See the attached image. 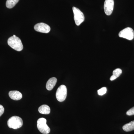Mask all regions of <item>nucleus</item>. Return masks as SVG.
I'll list each match as a JSON object with an SVG mask.
<instances>
[{
	"label": "nucleus",
	"mask_w": 134,
	"mask_h": 134,
	"mask_svg": "<svg viewBox=\"0 0 134 134\" xmlns=\"http://www.w3.org/2000/svg\"><path fill=\"white\" fill-rule=\"evenodd\" d=\"M10 98L14 100H20L22 98V93L17 91H12L9 93Z\"/></svg>",
	"instance_id": "obj_9"
},
{
	"label": "nucleus",
	"mask_w": 134,
	"mask_h": 134,
	"mask_svg": "<svg viewBox=\"0 0 134 134\" xmlns=\"http://www.w3.org/2000/svg\"><path fill=\"white\" fill-rule=\"evenodd\" d=\"M126 114L129 116L134 115V107L129 110L127 112Z\"/></svg>",
	"instance_id": "obj_16"
},
{
	"label": "nucleus",
	"mask_w": 134,
	"mask_h": 134,
	"mask_svg": "<svg viewBox=\"0 0 134 134\" xmlns=\"http://www.w3.org/2000/svg\"><path fill=\"white\" fill-rule=\"evenodd\" d=\"M47 120L45 118L38 119L37 122V127L40 132L43 134H48L50 132L49 127L47 125Z\"/></svg>",
	"instance_id": "obj_3"
},
{
	"label": "nucleus",
	"mask_w": 134,
	"mask_h": 134,
	"mask_svg": "<svg viewBox=\"0 0 134 134\" xmlns=\"http://www.w3.org/2000/svg\"><path fill=\"white\" fill-rule=\"evenodd\" d=\"M67 90L65 85H61L58 88L56 92V98L59 102H63L67 97Z\"/></svg>",
	"instance_id": "obj_5"
},
{
	"label": "nucleus",
	"mask_w": 134,
	"mask_h": 134,
	"mask_svg": "<svg viewBox=\"0 0 134 134\" xmlns=\"http://www.w3.org/2000/svg\"><path fill=\"white\" fill-rule=\"evenodd\" d=\"M8 44L14 50L18 52L22 51L23 48V43L20 39L16 36H12L8 39Z\"/></svg>",
	"instance_id": "obj_1"
},
{
	"label": "nucleus",
	"mask_w": 134,
	"mask_h": 134,
	"mask_svg": "<svg viewBox=\"0 0 134 134\" xmlns=\"http://www.w3.org/2000/svg\"><path fill=\"white\" fill-rule=\"evenodd\" d=\"M119 37L126 39L128 40H132L134 37V32L132 28L127 27L120 32Z\"/></svg>",
	"instance_id": "obj_6"
},
{
	"label": "nucleus",
	"mask_w": 134,
	"mask_h": 134,
	"mask_svg": "<svg viewBox=\"0 0 134 134\" xmlns=\"http://www.w3.org/2000/svg\"><path fill=\"white\" fill-rule=\"evenodd\" d=\"M19 0H7L6 7L8 8L11 9L14 7Z\"/></svg>",
	"instance_id": "obj_14"
},
{
	"label": "nucleus",
	"mask_w": 134,
	"mask_h": 134,
	"mask_svg": "<svg viewBox=\"0 0 134 134\" xmlns=\"http://www.w3.org/2000/svg\"><path fill=\"white\" fill-rule=\"evenodd\" d=\"M122 129L125 132H128L134 130V121L126 124L122 127Z\"/></svg>",
	"instance_id": "obj_12"
},
{
	"label": "nucleus",
	"mask_w": 134,
	"mask_h": 134,
	"mask_svg": "<svg viewBox=\"0 0 134 134\" xmlns=\"http://www.w3.org/2000/svg\"><path fill=\"white\" fill-rule=\"evenodd\" d=\"M107 89L106 87H103L98 90V94L99 96H102L106 93Z\"/></svg>",
	"instance_id": "obj_15"
},
{
	"label": "nucleus",
	"mask_w": 134,
	"mask_h": 134,
	"mask_svg": "<svg viewBox=\"0 0 134 134\" xmlns=\"http://www.w3.org/2000/svg\"><path fill=\"white\" fill-rule=\"evenodd\" d=\"M114 7V0H105L104 3V10L106 14L110 15L112 13Z\"/></svg>",
	"instance_id": "obj_8"
},
{
	"label": "nucleus",
	"mask_w": 134,
	"mask_h": 134,
	"mask_svg": "<svg viewBox=\"0 0 134 134\" xmlns=\"http://www.w3.org/2000/svg\"><path fill=\"white\" fill-rule=\"evenodd\" d=\"M4 112V108L1 105H0V117L3 114Z\"/></svg>",
	"instance_id": "obj_17"
},
{
	"label": "nucleus",
	"mask_w": 134,
	"mask_h": 134,
	"mask_svg": "<svg viewBox=\"0 0 134 134\" xmlns=\"http://www.w3.org/2000/svg\"><path fill=\"white\" fill-rule=\"evenodd\" d=\"M8 125L10 128L18 129L23 126V120L18 116H12L8 120Z\"/></svg>",
	"instance_id": "obj_2"
},
{
	"label": "nucleus",
	"mask_w": 134,
	"mask_h": 134,
	"mask_svg": "<svg viewBox=\"0 0 134 134\" xmlns=\"http://www.w3.org/2000/svg\"><path fill=\"white\" fill-rule=\"evenodd\" d=\"M57 82V79L55 77L50 78L47 82L46 88L48 91H51L55 86Z\"/></svg>",
	"instance_id": "obj_10"
},
{
	"label": "nucleus",
	"mask_w": 134,
	"mask_h": 134,
	"mask_svg": "<svg viewBox=\"0 0 134 134\" xmlns=\"http://www.w3.org/2000/svg\"><path fill=\"white\" fill-rule=\"evenodd\" d=\"M34 29L36 31L44 33H48L51 30L50 26L44 23L37 24L34 26Z\"/></svg>",
	"instance_id": "obj_7"
},
{
	"label": "nucleus",
	"mask_w": 134,
	"mask_h": 134,
	"mask_svg": "<svg viewBox=\"0 0 134 134\" xmlns=\"http://www.w3.org/2000/svg\"><path fill=\"white\" fill-rule=\"evenodd\" d=\"M38 111L40 113L43 114H48L50 112V108L47 105H43L38 108Z\"/></svg>",
	"instance_id": "obj_11"
},
{
	"label": "nucleus",
	"mask_w": 134,
	"mask_h": 134,
	"mask_svg": "<svg viewBox=\"0 0 134 134\" xmlns=\"http://www.w3.org/2000/svg\"><path fill=\"white\" fill-rule=\"evenodd\" d=\"M72 9L74 14L75 23L77 26H79L84 21V15L82 12L77 8L73 7Z\"/></svg>",
	"instance_id": "obj_4"
},
{
	"label": "nucleus",
	"mask_w": 134,
	"mask_h": 134,
	"mask_svg": "<svg viewBox=\"0 0 134 134\" xmlns=\"http://www.w3.org/2000/svg\"><path fill=\"white\" fill-rule=\"evenodd\" d=\"M122 71L121 69L120 68L116 69L114 70L113 72V75L111 76L110 78V81H113L117 79V77L120 75L122 74Z\"/></svg>",
	"instance_id": "obj_13"
}]
</instances>
